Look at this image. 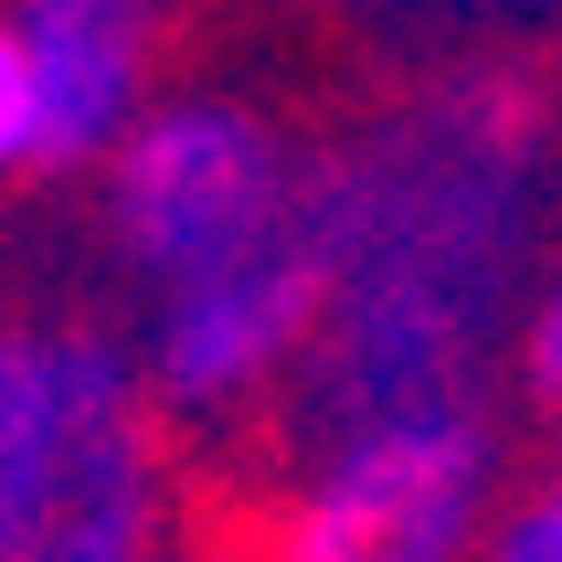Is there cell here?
Returning a JSON list of instances; mask_svg holds the SVG:
<instances>
[{"mask_svg":"<svg viewBox=\"0 0 562 562\" xmlns=\"http://www.w3.org/2000/svg\"><path fill=\"white\" fill-rule=\"evenodd\" d=\"M138 404H149L138 340L95 329V318H0V468H22L86 425H117Z\"/></svg>","mask_w":562,"mask_h":562,"instance_id":"7","label":"cell"},{"mask_svg":"<svg viewBox=\"0 0 562 562\" xmlns=\"http://www.w3.org/2000/svg\"><path fill=\"white\" fill-rule=\"evenodd\" d=\"M159 552H170L159 404L0 468V562H159Z\"/></svg>","mask_w":562,"mask_h":562,"instance_id":"5","label":"cell"},{"mask_svg":"<svg viewBox=\"0 0 562 562\" xmlns=\"http://www.w3.org/2000/svg\"><path fill=\"white\" fill-rule=\"evenodd\" d=\"M43 170V75H32V43L22 22L0 11V181Z\"/></svg>","mask_w":562,"mask_h":562,"instance_id":"9","label":"cell"},{"mask_svg":"<svg viewBox=\"0 0 562 562\" xmlns=\"http://www.w3.org/2000/svg\"><path fill=\"white\" fill-rule=\"evenodd\" d=\"M552 138L520 86H436L318 159L329 308L286 382V436L488 404L499 329L531 308Z\"/></svg>","mask_w":562,"mask_h":562,"instance_id":"1","label":"cell"},{"mask_svg":"<svg viewBox=\"0 0 562 562\" xmlns=\"http://www.w3.org/2000/svg\"><path fill=\"white\" fill-rule=\"evenodd\" d=\"M318 308H329L318 213L308 234H286L245 266H213L191 286L138 297V372H149L159 425H234V414L277 404L318 340Z\"/></svg>","mask_w":562,"mask_h":562,"instance_id":"4","label":"cell"},{"mask_svg":"<svg viewBox=\"0 0 562 562\" xmlns=\"http://www.w3.org/2000/svg\"><path fill=\"white\" fill-rule=\"evenodd\" d=\"M11 22L32 43L43 75V170H106L117 138L149 117V43H159V0H11Z\"/></svg>","mask_w":562,"mask_h":562,"instance_id":"6","label":"cell"},{"mask_svg":"<svg viewBox=\"0 0 562 562\" xmlns=\"http://www.w3.org/2000/svg\"><path fill=\"white\" fill-rule=\"evenodd\" d=\"M477 562H562V457L531 477V488H509V499H499Z\"/></svg>","mask_w":562,"mask_h":562,"instance_id":"10","label":"cell"},{"mask_svg":"<svg viewBox=\"0 0 562 562\" xmlns=\"http://www.w3.org/2000/svg\"><path fill=\"white\" fill-rule=\"evenodd\" d=\"M95 181H106V245L138 277V297L191 286L213 266H245V255L308 234L318 213V159L266 106L213 95V86L159 95Z\"/></svg>","mask_w":562,"mask_h":562,"instance_id":"3","label":"cell"},{"mask_svg":"<svg viewBox=\"0 0 562 562\" xmlns=\"http://www.w3.org/2000/svg\"><path fill=\"white\" fill-rule=\"evenodd\" d=\"M499 414H361L286 436V488L255 531V562H477L499 520Z\"/></svg>","mask_w":562,"mask_h":562,"instance_id":"2","label":"cell"},{"mask_svg":"<svg viewBox=\"0 0 562 562\" xmlns=\"http://www.w3.org/2000/svg\"><path fill=\"white\" fill-rule=\"evenodd\" d=\"M509 382H520V404H531L541 425H562V266H541L531 308L509 329Z\"/></svg>","mask_w":562,"mask_h":562,"instance_id":"8","label":"cell"}]
</instances>
